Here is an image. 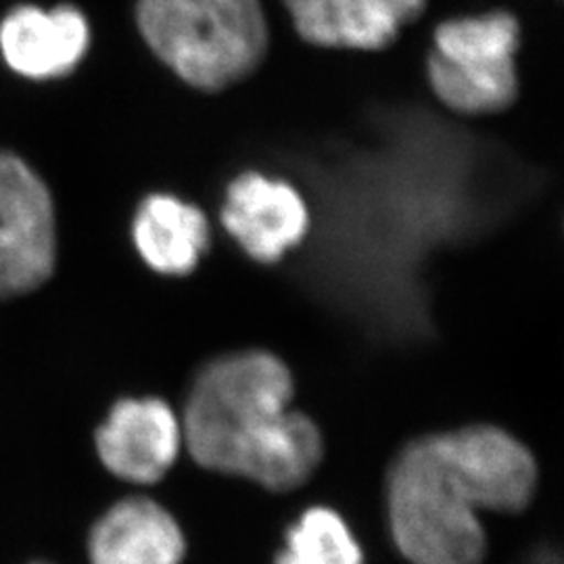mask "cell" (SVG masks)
<instances>
[{"mask_svg":"<svg viewBox=\"0 0 564 564\" xmlns=\"http://www.w3.org/2000/svg\"><path fill=\"white\" fill-rule=\"evenodd\" d=\"M293 377L268 351L207 364L191 387L182 442L197 463L272 491L305 484L323 460V435L293 412Z\"/></svg>","mask_w":564,"mask_h":564,"instance_id":"obj_1","label":"cell"},{"mask_svg":"<svg viewBox=\"0 0 564 564\" xmlns=\"http://www.w3.org/2000/svg\"><path fill=\"white\" fill-rule=\"evenodd\" d=\"M137 25L158 59L203 93L249 78L270 42L262 0H139Z\"/></svg>","mask_w":564,"mask_h":564,"instance_id":"obj_2","label":"cell"},{"mask_svg":"<svg viewBox=\"0 0 564 564\" xmlns=\"http://www.w3.org/2000/svg\"><path fill=\"white\" fill-rule=\"evenodd\" d=\"M440 435L405 445L389 470L387 514L393 542L412 564H481L484 524Z\"/></svg>","mask_w":564,"mask_h":564,"instance_id":"obj_3","label":"cell"},{"mask_svg":"<svg viewBox=\"0 0 564 564\" xmlns=\"http://www.w3.org/2000/svg\"><path fill=\"white\" fill-rule=\"evenodd\" d=\"M519 48L521 25L512 13L444 21L435 28L426 57L429 86L442 105L460 116L506 111L519 99Z\"/></svg>","mask_w":564,"mask_h":564,"instance_id":"obj_4","label":"cell"},{"mask_svg":"<svg viewBox=\"0 0 564 564\" xmlns=\"http://www.w3.org/2000/svg\"><path fill=\"white\" fill-rule=\"evenodd\" d=\"M57 265L55 203L20 155L0 151V300L28 295Z\"/></svg>","mask_w":564,"mask_h":564,"instance_id":"obj_5","label":"cell"},{"mask_svg":"<svg viewBox=\"0 0 564 564\" xmlns=\"http://www.w3.org/2000/svg\"><path fill=\"white\" fill-rule=\"evenodd\" d=\"M445 456L479 510L517 512L531 502L538 464L517 437L491 424L440 433Z\"/></svg>","mask_w":564,"mask_h":564,"instance_id":"obj_6","label":"cell"},{"mask_svg":"<svg viewBox=\"0 0 564 564\" xmlns=\"http://www.w3.org/2000/svg\"><path fill=\"white\" fill-rule=\"evenodd\" d=\"M220 220L249 258L274 263L307 237L310 209L293 184L242 172L226 186Z\"/></svg>","mask_w":564,"mask_h":564,"instance_id":"obj_7","label":"cell"},{"mask_svg":"<svg viewBox=\"0 0 564 564\" xmlns=\"http://www.w3.org/2000/svg\"><path fill=\"white\" fill-rule=\"evenodd\" d=\"M102 466L128 484L160 481L181 454L182 424L160 398H126L97 429Z\"/></svg>","mask_w":564,"mask_h":564,"instance_id":"obj_8","label":"cell"},{"mask_svg":"<svg viewBox=\"0 0 564 564\" xmlns=\"http://www.w3.org/2000/svg\"><path fill=\"white\" fill-rule=\"evenodd\" d=\"M303 41L323 48L384 51L423 18L426 0H282Z\"/></svg>","mask_w":564,"mask_h":564,"instance_id":"obj_9","label":"cell"},{"mask_svg":"<svg viewBox=\"0 0 564 564\" xmlns=\"http://www.w3.org/2000/svg\"><path fill=\"white\" fill-rule=\"evenodd\" d=\"M90 46V25L80 9L21 4L0 23V53L23 78L53 80L74 72Z\"/></svg>","mask_w":564,"mask_h":564,"instance_id":"obj_10","label":"cell"},{"mask_svg":"<svg viewBox=\"0 0 564 564\" xmlns=\"http://www.w3.org/2000/svg\"><path fill=\"white\" fill-rule=\"evenodd\" d=\"M186 542L176 519L149 498H126L90 529V564H182Z\"/></svg>","mask_w":564,"mask_h":564,"instance_id":"obj_11","label":"cell"},{"mask_svg":"<svg viewBox=\"0 0 564 564\" xmlns=\"http://www.w3.org/2000/svg\"><path fill=\"white\" fill-rule=\"evenodd\" d=\"M132 241L151 270L182 276L202 262L209 247V223L197 205L155 193L142 199L134 214Z\"/></svg>","mask_w":564,"mask_h":564,"instance_id":"obj_12","label":"cell"},{"mask_svg":"<svg viewBox=\"0 0 564 564\" xmlns=\"http://www.w3.org/2000/svg\"><path fill=\"white\" fill-rule=\"evenodd\" d=\"M276 564H364L362 545L341 514L316 506L286 531Z\"/></svg>","mask_w":564,"mask_h":564,"instance_id":"obj_13","label":"cell"},{"mask_svg":"<svg viewBox=\"0 0 564 564\" xmlns=\"http://www.w3.org/2000/svg\"><path fill=\"white\" fill-rule=\"evenodd\" d=\"M533 564H561L558 563V558L556 556H552V554H542L538 561Z\"/></svg>","mask_w":564,"mask_h":564,"instance_id":"obj_14","label":"cell"},{"mask_svg":"<svg viewBox=\"0 0 564 564\" xmlns=\"http://www.w3.org/2000/svg\"><path fill=\"white\" fill-rule=\"evenodd\" d=\"M34 564H46V563H34Z\"/></svg>","mask_w":564,"mask_h":564,"instance_id":"obj_15","label":"cell"}]
</instances>
